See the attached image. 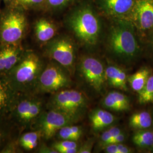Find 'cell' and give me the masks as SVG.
Returning <instances> with one entry per match:
<instances>
[{
	"instance_id": "1",
	"label": "cell",
	"mask_w": 153,
	"mask_h": 153,
	"mask_svg": "<svg viewBox=\"0 0 153 153\" xmlns=\"http://www.w3.org/2000/svg\"><path fill=\"white\" fill-rule=\"evenodd\" d=\"M45 64L33 50H26L22 59L4 77L17 94L36 93L40 74Z\"/></svg>"
},
{
	"instance_id": "2",
	"label": "cell",
	"mask_w": 153,
	"mask_h": 153,
	"mask_svg": "<svg viewBox=\"0 0 153 153\" xmlns=\"http://www.w3.org/2000/svg\"><path fill=\"white\" fill-rule=\"evenodd\" d=\"M136 28L126 19H114L109 29L107 44L109 52L117 60L130 62L140 53Z\"/></svg>"
},
{
	"instance_id": "3",
	"label": "cell",
	"mask_w": 153,
	"mask_h": 153,
	"mask_svg": "<svg viewBox=\"0 0 153 153\" xmlns=\"http://www.w3.org/2000/svg\"><path fill=\"white\" fill-rule=\"evenodd\" d=\"M36 93L18 95L8 117L21 134L30 131L39 116L44 111V100Z\"/></svg>"
},
{
	"instance_id": "4",
	"label": "cell",
	"mask_w": 153,
	"mask_h": 153,
	"mask_svg": "<svg viewBox=\"0 0 153 153\" xmlns=\"http://www.w3.org/2000/svg\"><path fill=\"white\" fill-rule=\"evenodd\" d=\"M67 24L83 44L91 47L98 42L102 31L101 23L91 7L84 6L74 10L68 17Z\"/></svg>"
},
{
	"instance_id": "5",
	"label": "cell",
	"mask_w": 153,
	"mask_h": 153,
	"mask_svg": "<svg viewBox=\"0 0 153 153\" xmlns=\"http://www.w3.org/2000/svg\"><path fill=\"white\" fill-rule=\"evenodd\" d=\"M26 9L20 5L6 6L0 14V43L22 44L28 29Z\"/></svg>"
},
{
	"instance_id": "6",
	"label": "cell",
	"mask_w": 153,
	"mask_h": 153,
	"mask_svg": "<svg viewBox=\"0 0 153 153\" xmlns=\"http://www.w3.org/2000/svg\"><path fill=\"white\" fill-rule=\"evenodd\" d=\"M87 103V98L83 93L67 88L52 94L46 108L56 110L78 120Z\"/></svg>"
},
{
	"instance_id": "7",
	"label": "cell",
	"mask_w": 153,
	"mask_h": 153,
	"mask_svg": "<svg viewBox=\"0 0 153 153\" xmlns=\"http://www.w3.org/2000/svg\"><path fill=\"white\" fill-rule=\"evenodd\" d=\"M71 75L65 68L54 61L44 66L39 78L36 94L53 93L69 88L71 84Z\"/></svg>"
},
{
	"instance_id": "8",
	"label": "cell",
	"mask_w": 153,
	"mask_h": 153,
	"mask_svg": "<svg viewBox=\"0 0 153 153\" xmlns=\"http://www.w3.org/2000/svg\"><path fill=\"white\" fill-rule=\"evenodd\" d=\"M44 56L63 66L71 75L74 73L76 62V46L66 35L55 36L45 44Z\"/></svg>"
},
{
	"instance_id": "9",
	"label": "cell",
	"mask_w": 153,
	"mask_h": 153,
	"mask_svg": "<svg viewBox=\"0 0 153 153\" xmlns=\"http://www.w3.org/2000/svg\"><path fill=\"white\" fill-rule=\"evenodd\" d=\"M76 119L53 109L44 110L33 125L31 130L40 131L42 138L48 140L55 136L64 126L72 125Z\"/></svg>"
},
{
	"instance_id": "10",
	"label": "cell",
	"mask_w": 153,
	"mask_h": 153,
	"mask_svg": "<svg viewBox=\"0 0 153 153\" xmlns=\"http://www.w3.org/2000/svg\"><path fill=\"white\" fill-rule=\"evenodd\" d=\"M79 70L91 87L99 92L102 90L106 78L105 69L100 61L91 56L83 57L79 62Z\"/></svg>"
},
{
	"instance_id": "11",
	"label": "cell",
	"mask_w": 153,
	"mask_h": 153,
	"mask_svg": "<svg viewBox=\"0 0 153 153\" xmlns=\"http://www.w3.org/2000/svg\"><path fill=\"white\" fill-rule=\"evenodd\" d=\"M126 20L140 33H151L153 30V0H136Z\"/></svg>"
},
{
	"instance_id": "12",
	"label": "cell",
	"mask_w": 153,
	"mask_h": 153,
	"mask_svg": "<svg viewBox=\"0 0 153 153\" xmlns=\"http://www.w3.org/2000/svg\"><path fill=\"white\" fill-rule=\"evenodd\" d=\"M26 49L22 44L0 43V76H4L11 71L22 59Z\"/></svg>"
},
{
	"instance_id": "13",
	"label": "cell",
	"mask_w": 153,
	"mask_h": 153,
	"mask_svg": "<svg viewBox=\"0 0 153 153\" xmlns=\"http://www.w3.org/2000/svg\"><path fill=\"white\" fill-rule=\"evenodd\" d=\"M136 0H98L100 10L114 19L126 20L131 13Z\"/></svg>"
},
{
	"instance_id": "14",
	"label": "cell",
	"mask_w": 153,
	"mask_h": 153,
	"mask_svg": "<svg viewBox=\"0 0 153 153\" xmlns=\"http://www.w3.org/2000/svg\"><path fill=\"white\" fill-rule=\"evenodd\" d=\"M33 31L36 41L45 45L56 36L57 27L54 22L48 19L40 18L35 22Z\"/></svg>"
},
{
	"instance_id": "15",
	"label": "cell",
	"mask_w": 153,
	"mask_h": 153,
	"mask_svg": "<svg viewBox=\"0 0 153 153\" xmlns=\"http://www.w3.org/2000/svg\"><path fill=\"white\" fill-rule=\"evenodd\" d=\"M18 95L4 76H0V117H8Z\"/></svg>"
},
{
	"instance_id": "16",
	"label": "cell",
	"mask_w": 153,
	"mask_h": 153,
	"mask_svg": "<svg viewBox=\"0 0 153 153\" xmlns=\"http://www.w3.org/2000/svg\"><path fill=\"white\" fill-rule=\"evenodd\" d=\"M102 103L106 108L117 112L126 111L131 107L128 97L125 94L117 91L108 93L105 97Z\"/></svg>"
},
{
	"instance_id": "17",
	"label": "cell",
	"mask_w": 153,
	"mask_h": 153,
	"mask_svg": "<svg viewBox=\"0 0 153 153\" xmlns=\"http://www.w3.org/2000/svg\"><path fill=\"white\" fill-rule=\"evenodd\" d=\"M90 120L93 129L98 131L111 126L115 120V117L108 111L97 109H94L90 114Z\"/></svg>"
},
{
	"instance_id": "18",
	"label": "cell",
	"mask_w": 153,
	"mask_h": 153,
	"mask_svg": "<svg viewBox=\"0 0 153 153\" xmlns=\"http://www.w3.org/2000/svg\"><path fill=\"white\" fill-rule=\"evenodd\" d=\"M42 135L38 130H30L22 133L18 137L19 144L23 150H36L40 143Z\"/></svg>"
},
{
	"instance_id": "19",
	"label": "cell",
	"mask_w": 153,
	"mask_h": 153,
	"mask_svg": "<svg viewBox=\"0 0 153 153\" xmlns=\"http://www.w3.org/2000/svg\"><path fill=\"white\" fill-rule=\"evenodd\" d=\"M20 134L8 117H0V152L7 142Z\"/></svg>"
},
{
	"instance_id": "20",
	"label": "cell",
	"mask_w": 153,
	"mask_h": 153,
	"mask_svg": "<svg viewBox=\"0 0 153 153\" xmlns=\"http://www.w3.org/2000/svg\"><path fill=\"white\" fill-rule=\"evenodd\" d=\"M151 69L148 67H142L138 71L128 78L131 88L139 93L145 86L148 79L152 75Z\"/></svg>"
},
{
	"instance_id": "21",
	"label": "cell",
	"mask_w": 153,
	"mask_h": 153,
	"mask_svg": "<svg viewBox=\"0 0 153 153\" xmlns=\"http://www.w3.org/2000/svg\"><path fill=\"white\" fill-rule=\"evenodd\" d=\"M153 124L152 115L147 111L136 112L129 119V126L137 131L148 129L153 126Z\"/></svg>"
},
{
	"instance_id": "22",
	"label": "cell",
	"mask_w": 153,
	"mask_h": 153,
	"mask_svg": "<svg viewBox=\"0 0 153 153\" xmlns=\"http://www.w3.org/2000/svg\"><path fill=\"white\" fill-rule=\"evenodd\" d=\"M82 134V129L80 126L69 125L61 128L56 136L60 140L77 141L80 138Z\"/></svg>"
},
{
	"instance_id": "23",
	"label": "cell",
	"mask_w": 153,
	"mask_h": 153,
	"mask_svg": "<svg viewBox=\"0 0 153 153\" xmlns=\"http://www.w3.org/2000/svg\"><path fill=\"white\" fill-rule=\"evenodd\" d=\"M132 141L139 148H151L153 145V131L148 129L137 131L133 135Z\"/></svg>"
},
{
	"instance_id": "24",
	"label": "cell",
	"mask_w": 153,
	"mask_h": 153,
	"mask_svg": "<svg viewBox=\"0 0 153 153\" xmlns=\"http://www.w3.org/2000/svg\"><path fill=\"white\" fill-rule=\"evenodd\" d=\"M138 93V102L140 104H148L153 102V75L148 79L144 88Z\"/></svg>"
},
{
	"instance_id": "25",
	"label": "cell",
	"mask_w": 153,
	"mask_h": 153,
	"mask_svg": "<svg viewBox=\"0 0 153 153\" xmlns=\"http://www.w3.org/2000/svg\"><path fill=\"white\" fill-rule=\"evenodd\" d=\"M121 68L115 65H109L105 69L106 81L109 85L115 88Z\"/></svg>"
},
{
	"instance_id": "26",
	"label": "cell",
	"mask_w": 153,
	"mask_h": 153,
	"mask_svg": "<svg viewBox=\"0 0 153 153\" xmlns=\"http://www.w3.org/2000/svg\"><path fill=\"white\" fill-rule=\"evenodd\" d=\"M18 137H19L12 138L9 141L7 142L4 147L1 150L0 153H17L23 152V150L19 144Z\"/></svg>"
},
{
	"instance_id": "27",
	"label": "cell",
	"mask_w": 153,
	"mask_h": 153,
	"mask_svg": "<svg viewBox=\"0 0 153 153\" xmlns=\"http://www.w3.org/2000/svg\"><path fill=\"white\" fill-rule=\"evenodd\" d=\"M26 10L38 9L45 6V0H16Z\"/></svg>"
},
{
	"instance_id": "28",
	"label": "cell",
	"mask_w": 153,
	"mask_h": 153,
	"mask_svg": "<svg viewBox=\"0 0 153 153\" xmlns=\"http://www.w3.org/2000/svg\"><path fill=\"white\" fill-rule=\"evenodd\" d=\"M52 147L54 148L59 153V152L62 149L68 148H78V144L75 141L60 140L59 141L55 142L52 145Z\"/></svg>"
},
{
	"instance_id": "29",
	"label": "cell",
	"mask_w": 153,
	"mask_h": 153,
	"mask_svg": "<svg viewBox=\"0 0 153 153\" xmlns=\"http://www.w3.org/2000/svg\"><path fill=\"white\" fill-rule=\"evenodd\" d=\"M74 0H45V4L51 9H60L68 5Z\"/></svg>"
},
{
	"instance_id": "30",
	"label": "cell",
	"mask_w": 153,
	"mask_h": 153,
	"mask_svg": "<svg viewBox=\"0 0 153 153\" xmlns=\"http://www.w3.org/2000/svg\"><path fill=\"white\" fill-rule=\"evenodd\" d=\"M112 138H113L112 135L109 129L104 131L100 137V141L99 143L100 146L104 148L105 146L109 145L110 141H111Z\"/></svg>"
},
{
	"instance_id": "31",
	"label": "cell",
	"mask_w": 153,
	"mask_h": 153,
	"mask_svg": "<svg viewBox=\"0 0 153 153\" xmlns=\"http://www.w3.org/2000/svg\"><path fill=\"white\" fill-rule=\"evenodd\" d=\"M37 153H59L57 151H56L55 149L51 147H49L47 146L45 144L42 143L39 144L38 148L36 149Z\"/></svg>"
},
{
	"instance_id": "32",
	"label": "cell",
	"mask_w": 153,
	"mask_h": 153,
	"mask_svg": "<svg viewBox=\"0 0 153 153\" xmlns=\"http://www.w3.org/2000/svg\"><path fill=\"white\" fill-rule=\"evenodd\" d=\"M93 148V143L91 142H86L78 150V153H90Z\"/></svg>"
},
{
	"instance_id": "33",
	"label": "cell",
	"mask_w": 153,
	"mask_h": 153,
	"mask_svg": "<svg viewBox=\"0 0 153 153\" xmlns=\"http://www.w3.org/2000/svg\"><path fill=\"white\" fill-rule=\"evenodd\" d=\"M104 150L107 153H117V144H109L104 147Z\"/></svg>"
},
{
	"instance_id": "34",
	"label": "cell",
	"mask_w": 153,
	"mask_h": 153,
	"mask_svg": "<svg viewBox=\"0 0 153 153\" xmlns=\"http://www.w3.org/2000/svg\"><path fill=\"white\" fill-rule=\"evenodd\" d=\"M131 149L125 145L121 143L117 144V153H131Z\"/></svg>"
},
{
	"instance_id": "35",
	"label": "cell",
	"mask_w": 153,
	"mask_h": 153,
	"mask_svg": "<svg viewBox=\"0 0 153 153\" xmlns=\"http://www.w3.org/2000/svg\"><path fill=\"white\" fill-rule=\"evenodd\" d=\"M125 139H126L125 134L121 133L120 134H119L118 136H117L114 139H112L111 141L109 144H111V143H116V144L121 143L125 140Z\"/></svg>"
},
{
	"instance_id": "36",
	"label": "cell",
	"mask_w": 153,
	"mask_h": 153,
	"mask_svg": "<svg viewBox=\"0 0 153 153\" xmlns=\"http://www.w3.org/2000/svg\"><path fill=\"white\" fill-rule=\"evenodd\" d=\"M5 3L6 6L17 5H19L16 0H2Z\"/></svg>"
},
{
	"instance_id": "37",
	"label": "cell",
	"mask_w": 153,
	"mask_h": 153,
	"mask_svg": "<svg viewBox=\"0 0 153 153\" xmlns=\"http://www.w3.org/2000/svg\"><path fill=\"white\" fill-rule=\"evenodd\" d=\"M150 43L151 48L153 51V30L150 33Z\"/></svg>"
},
{
	"instance_id": "38",
	"label": "cell",
	"mask_w": 153,
	"mask_h": 153,
	"mask_svg": "<svg viewBox=\"0 0 153 153\" xmlns=\"http://www.w3.org/2000/svg\"><path fill=\"white\" fill-rule=\"evenodd\" d=\"M151 148H152V152H153V145H152V146Z\"/></svg>"
}]
</instances>
